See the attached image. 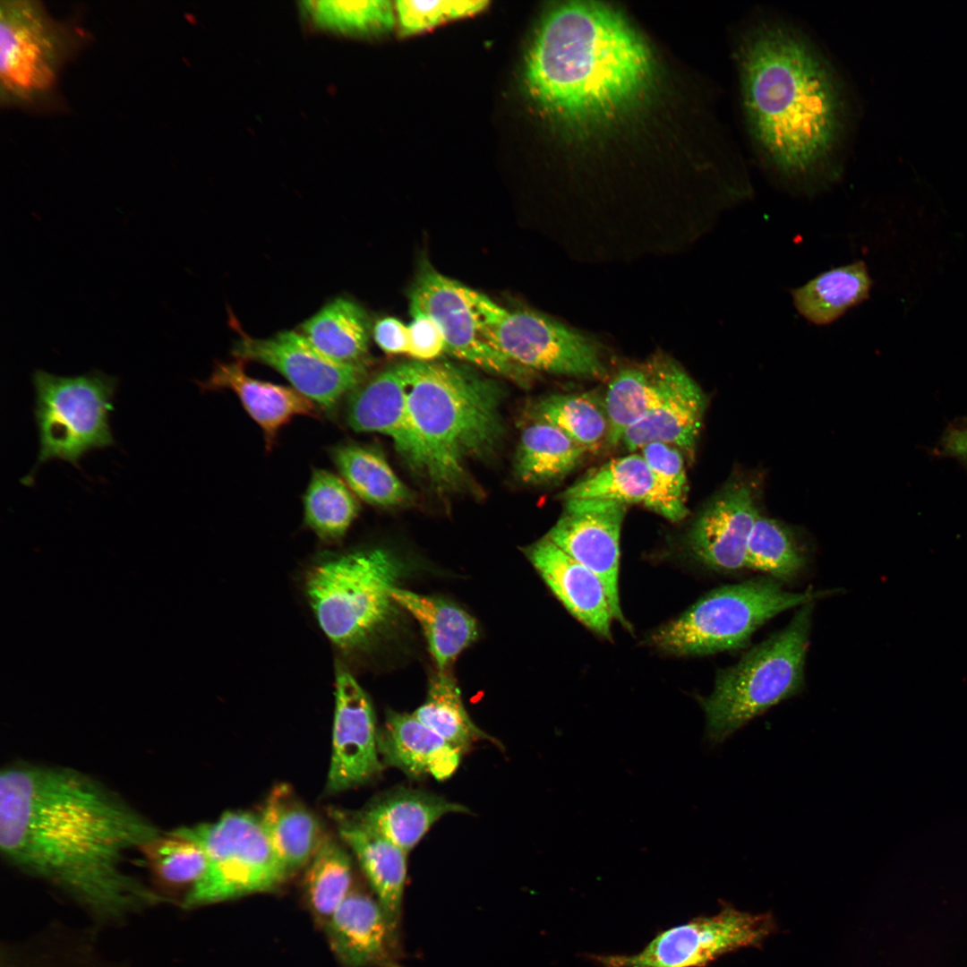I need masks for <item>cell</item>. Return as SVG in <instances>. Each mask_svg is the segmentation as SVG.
Segmentation results:
<instances>
[{
  "mask_svg": "<svg viewBox=\"0 0 967 967\" xmlns=\"http://www.w3.org/2000/svg\"><path fill=\"white\" fill-rule=\"evenodd\" d=\"M160 832L79 770L15 761L0 771L2 857L104 917L159 902L122 861Z\"/></svg>",
  "mask_w": 967,
  "mask_h": 967,
  "instance_id": "obj_1",
  "label": "cell"
},
{
  "mask_svg": "<svg viewBox=\"0 0 967 967\" xmlns=\"http://www.w3.org/2000/svg\"><path fill=\"white\" fill-rule=\"evenodd\" d=\"M738 71L746 124L766 162L791 179L821 175L845 122L843 88L822 53L786 24L760 22L741 38Z\"/></svg>",
  "mask_w": 967,
  "mask_h": 967,
  "instance_id": "obj_2",
  "label": "cell"
},
{
  "mask_svg": "<svg viewBox=\"0 0 967 967\" xmlns=\"http://www.w3.org/2000/svg\"><path fill=\"white\" fill-rule=\"evenodd\" d=\"M652 56L614 9L569 2L551 9L528 50L525 82L546 113L566 120L608 116L650 81Z\"/></svg>",
  "mask_w": 967,
  "mask_h": 967,
  "instance_id": "obj_3",
  "label": "cell"
},
{
  "mask_svg": "<svg viewBox=\"0 0 967 967\" xmlns=\"http://www.w3.org/2000/svg\"><path fill=\"white\" fill-rule=\"evenodd\" d=\"M408 411L428 458L427 478L442 490L467 482L466 466L499 444L503 425L498 383L449 362L400 364Z\"/></svg>",
  "mask_w": 967,
  "mask_h": 967,
  "instance_id": "obj_4",
  "label": "cell"
},
{
  "mask_svg": "<svg viewBox=\"0 0 967 967\" xmlns=\"http://www.w3.org/2000/svg\"><path fill=\"white\" fill-rule=\"evenodd\" d=\"M814 603L799 607L783 629L717 672L713 691L699 699L706 719V738L711 744L724 741L802 690Z\"/></svg>",
  "mask_w": 967,
  "mask_h": 967,
  "instance_id": "obj_5",
  "label": "cell"
},
{
  "mask_svg": "<svg viewBox=\"0 0 967 967\" xmlns=\"http://www.w3.org/2000/svg\"><path fill=\"white\" fill-rule=\"evenodd\" d=\"M831 590L792 592L769 577L715 588L660 625L647 644L677 656H701L744 647L752 635L776 615L831 595Z\"/></svg>",
  "mask_w": 967,
  "mask_h": 967,
  "instance_id": "obj_6",
  "label": "cell"
},
{
  "mask_svg": "<svg viewBox=\"0 0 967 967\" xmlns=\"http://www.w3.org/2000/svg\"><path fill=\"white\" fill-rule=\"evenodd\" d=\"M400 573V563L381 549L328 554L309 569L308 602L336 646L361 647L385 626L394 609L390 591Z\"/></svg>",
  "mask_w": 967,
  "mask_h": 967,
  "instance_id": "obj_7",
  "label": "cell"
},
{
  "mask_svg": "<svg viewBox=\"0 0 967 967\" xmlns=\"http://www.w3.org/2000/svg\"><path fill=\"white\" fill-rule=\"evenodd\" d=\"M87 38L83 29L54 19L39 1L2 0V106L36 107L51 100L61 69Z\"/></svg>",
  "mask_w": 967,
  "mask_h": 967,
  "instance_id": "obj_8",
  "label": "cell"
},
{
  "mask_svg": "<svg viewBox=\"0 0 967 967\" xmlns=\"http://www.w3.org/2000/svg\"><path fill=\"white\" fill-rule=\"evenodd\" d=\"M35 390L33 409L39 436L37 463L21 482L30 485L37 468L59 459L79 467L88 452L115 443L109 412L118 379L100 370L75 376H59L42 369L31 375Z\"/></svg>",
  "mask_w": 967,
  "mask_h": 967,
  "instance_id": "obj_9",
  "label": "cell"
},
{
  "mask_svg": "<svg viewBox=\"0 0 967 967\" xmlns=\"http://www.w3.org/2000/svg\"><path fill=\"white\" fill-rule=\"evenodd\" d=\"M173 830L196 842L208 858L204 875L185 894V908L272 890L288 877L259 816L227 811L214 822Z\"/></svg>",
  "mask_w": 967,
  "mask_h": 967,
  "instance_id": "obj_10",
  "label": "cell"
},
{
  "mask_svg": "<svg viewBox=\"0 0 967 967\" xmlns=\"http://www.w3.org/2000/svg\"><path fill=\"white\" fill-rule=\"evenodd\" d=\"M409 312L432 317L441 327L446 353L483 370L526 385L529 371L500 349L497 328L507 311L483 293L423 266L408 293Z\"/></svg>",
  "mask_w": 967,
  "mask_h": 967,
  "instance_id": "obj_11",
  "label": "cell"
},
{
  "mask_svg": "<svg viewBox=\"0 0 967 967\" xmlns=\"http://www.w3.org/2000/svg\"><path fill=\"white\" fill-rule=\"evenodd\" d=\"M773 930L767 914L724 906L715 915L658 933L637 954L593 955L592 960L601 967H705L727 953L758 946Z\"/></svg>",
  "mask_w": 967,
  "mask_h": 967,
  "instance_id": "obj_12",
  "label": "cell"
},
{
  "mask_svg": "<svg viewBox=\"0 0 967 967\" xmlns=\"http://www.w3.org/2000/svg\"><path fill=\"white\" fill-rule=\"evenodd\" d=\"M497 342L512 363L531 372L598 380L607 375L593 338L538 312L507 311Z\"/></svg>",
  "mask_w": 967,
  "mask_h": 967,
  "instance_id": "obj_13",
  "label": "cell"
},
{
  "mask_svg": "<svg viewBox=\"0 0 967 967\" xmlns=\"http://www.w3.org/2000/svg\"><path fill=\"white\" fill-rule=\"evenodd\" d=\"M232 354L235 359L268 365L281 373L292 388L329 414L344 396L365 380L366 364L335 362L301 333L287 330L269 338H254L241 331Z\"/></svg>",
  "mask_w": 967,
  "mask_h": 967,
  "instance_id": "obj_14",
  "label": "cell"
},
{
  "mask_svg": "<svg viewBox=\"0 0 967 967\" xmlns=\"http://www.w3.org/2000/svg\"><path fill=\"white\" fill-rule=\"evenodd\" d=\"M563 502L561 517L545 536L600 578L614 620L626 626L620 603L619 569L620 531L628 505L595 499Z\"/></svg>",
  "mask_w": 967,
  "mask_h": 967,
  "instance_id": "obj_15",
  "label": "cell"
},
{
  "mask_svg": "<svg viewBox=\"0 0 967 967\" xmlns=\"http://www.w3.org/2000/svg\"><path fill=\"white\" fill-rule=\"evenodd\" d=\"M759 513L752 488L732 482L717 493L689 527L684 544L703 568L720 573L747 569V545Z\"/></svg>",
  "mask_w": 967,
  "mask_h": 967,
  "instance_id": "obj_16",
  "label": "cell"
},
{
  "mask_svg": "<svg viewBox=\"0 0 967 967\" xmlns=\"http://www.w3.org/2000/svg\"><path fill=\"white\" fill-rule=\"evenodd\" d=\"M378 732L369 697L347 669L338 667L329 792L364 783L381 772Z\"/></svg>",
  "mask_w": 967,
  "mask_h": 967,
  "instance_id": "obj_17",
  "label": "cell"
},
{
  "mask_svg": "<svg viewBox=\"0 0 967 967\" xmlns=\"http://www.w3.org/2000/svg\"><path fill=\"white\" fill-rule=\"evenodd\" d=\"M346 419L357 432L390 438L395 449L416 474L428 475V458L411 419L400 364L363 381L347 398Z\"/></svg>",
  "mask_w": 967,
  "mask_h": 967,
  "instance_id": "obj_18",
  "label": "cell"
},
{
  "mask_svg": "<svg viewBox=\"0 0 967 967\" xmlns=\"http://www.w3.org/2000/svg\"><path fill=\"white\" fill-rule=\"evenodd\" d=\"M323 927L345 967H403L400 937L375 897L352 889Z\"/></svg>",
  "mask_w": 967,
  "mask_h": 967,
  "instance_id": "obj_19",
  "label": "cell"
},
{
  "mask_svg": "<svg viewBox=\"0 0 967 967\" xmlns=\"http://www.w3.org/2000/svg\"><path fill=\"white\" fill-rule=\"evenodd\" d=\"M525 553L552 594L568 612L596 635L611 638L614 620L600 578L546 536Z\"/></svg>",
  "mask_w": 967,
  "mask_h": 967,
  "instance_id": "obj_20",
  "label": "cell"
},
{
  "mask_svg": "<svg viewBox=\"0 0 967 967\" xmlns=\"http://www.w3.org/2000/svg\"><path fill=\"white\" fill-rule=\"evenodd\" d=\"M339 836L355 853L392 931L400 937L406 852L389 841L359 813H332Z\"/></svg>",
  "mask_w": 967,
  "mask_h": 967,
  "instance_id": "obj_21",
  "label": "cell"
},
{
  "mask_svg": "<svg viewBox=\"0 0 967 967\" xmlns=\"http://www.w3.org/2000/svg\"><path fill=\"white\" fill-rule=\"evenodd\" d=\"M204 390L229 389L261 427L267 450L273 448L279 430L295 416H317V406L294 388L249 376L244 362H218L208 380L200 382Z\"/></svg>",
  "mask_w": 967,
  "mask_h": 967,
  "instance_id": "obj_22",
  "label": "cell"
},
{
  "mask_svg": "<svg viewBox=\"0 0 967 967\" xmlns=\"http://www.w3.org/2000/svg\"><path fill=\"white\" fill-rule=\"evenodd\" d=\"M682 371L680 365L663 354L621 368L610 381L603 398L609 423L607 443H620L630 425L665 399Z\"/></svg>",
  "mask_w": 967,
  "mask_h": 967,
  "instance_id": "obj_23",
  "label": "cell"
},
{
  "mask_svg": "<svg viewBox=\"0 0 967 967\" xmlns=\"http://www.w3.org/2000/svg\"><path fill=\"white\" fill-rule=\"evenodd\" d=\"M378 748L383 764L410 776L431 775L439 781L456 772L462 754L413 714L391 710L378 732Z\"/></svg>",
  "mask_w": 967,
  "mask_h": 967,
  "instance_id": "obj_24",
  "label": "cell"
},
{
  "mask_svg": "<svg viewBox=\"0 0 967 967\" xmlns=\"http://www.w3.org/2000/svg\"><path fill=\"white\" fill-rule=\"evenodd\" d=\"M706 406L702 389L683 370L665 399L630 425L623 433L621 442L629 451L661 442L692 456Z\"/></svg>",
  "mask_w": 967,
  "mask_h": 967,
  "instance_id": "obj_25",
  "label": "cell"
},
{
  "mask_svg": "<svg viewBox=\"0 0 967 967\" xmlns=\"http://www.w3.org/2000/svg\"><path fill=\"white\" fill-rule=\"evenodd\" d=\"M467 809L443 797L410 789H398L380 797L364 811L363 819L406 853L440 818Z\"/></svg>",
  "mask_w": 967,
  "mask_h": 967,
  "instance_id": "obj_26",
  "label": "cell"
},
{
  "mask_svg": "<svg viewBox=\"0 0 967 967\" xmlns=\"http://www.w3.org/2000/svg\"><path fill=\"white\" fill-rule=\"evenodd\" d=\"M259 817L288 876L308 864L325 838L318 818L287 784L272 789Z\"/></svg>",
  "mask_w": 967,
  "mask_h": 967,
  "instance_id": "obj_27",
  "label": "cell"
},
{
  "mask_svg": "<svg viewBox=\"0 0 967 967\" xmlns=\"http://www.w3.org/2000/svg\"><path fill=\"white\" fill-rule=\"evenodd\" d=\"M390 595L422 627L438 671H448L457 656L478 636L474 618L452 603L397 586L391 589Z\"/></svg>",
  "mask_w": 967,
  "mask_h": 967,
  "instance_id": "obj_28",
  "label": "cell"
},
{
  "mask_svg": "<svg viewBox=\"0 0 967 967\" xmlns=\"http://www.w3.org/2000/svg\"><path fill=\"white\" fill-rule=\"evenodd\" d=\"M302 334L329 359L347 364H366L371 325L364 309L355 301L338 297L304 321Z\"/></svg>",
  "mask_w": 967,
  "mask_h": 967,
  "instance_id": "obj_29",
  "label": "cell"
},
{
  "mask_svg": "<svg viewBox=\"0 0 967 967\" xmlns=\"http://www.w3.org/2000/svg\"><path fill=\"white\" fill-rule=\"evenodd\" d=\"M872 280L863 261L829 270L792 291L795 308L816 325L832 323L869 295Z\"/></svg>",
  "mask_w": 967,
  "mask_h": 967,
  "instance_id": "obj_30",
  "label": "cell"
},
{
  "mask_svg": "<svg viewBox=\"0 0 967 967\" xmlns=\"http://www.w3.org/2000/svg\"><path fill=\"white\" fill-rule=\"evenodd\" d=\"M330 458L355 496L378 507L404 505L411 492L395 474L383 454L373 447L354 442L338 444Z\"/></svg>",
  "mask_w": 967,
  "mask_h": 967,
  "instance_id": "obj_31",
  "label": "cell"
},
{
  "mask_svg": "<svg viewBox=\"0 0 967 967\" xmlns=\"http://www.w3.org/2000/svg\"><path fill=\"white\" fill-rule=\"evenodd\" d=\"M586 451L557 427L534 420L520 435L514 460V473L527 484L559 480L582 460Z\"/></svg>",
  "mask_w": 967,
  "mask_h": 967,
  "instance_id": "obj_32",
  "label": "cell"
},
{
  "mask_svg": "<svg viewBox=\"0 0 967 967\" xmlns=\"http://www.w3.org/2000/svg\"><path fill=\"white\" fill-rule=\"evenodd\" d=\"M654 476L641 454L631 453L591 470L560 493L561 501L595 499L646 506Z\"/></svg>",
  "mask_w": 967,
  "mask_h": 967,
  "instance_id": "obj_33",
  "label": "cell"
},
{
  "mask_svg": "<svg viewBox=\"0 0 967 967\" xmlns=\"http://www.w3.org/2000/svg\"><path fill=\"white\" fill-rule=\"evenodd\" d=\"M413 715L461 753L480 740L496 744V740L477 727L467 714L449 670L438 671L432 677L426 698Z\"/></svg>",
  "mask_w": 967,
  "mask_h": 967,
  "instance_id": "obj_34",
  "label": "cell"
},
{
  "mask_svg": "<svg viewBox=\"0 0 967 967\" xmlns=\"http://www.w3.org/2000/svg\"><path fill=\"white\" fill-rule=\"evenodd\" d=\"M532 417L557 427L586 452L597 450L608 440L609 423L604 404L594 394L545 397L533 406Z\"/></svg>",
  "mask_w": 967,
  "mask_h": 967,
  "instance_id": "obj_35",
  "label": "cell"
},
{
  "mask_svg": "<svg viewBox=\"0 0 967 967\" xmlns=\"http://www.w3.org/2000/svg\"><path fill=\"white\" fill-rule=\"evenodd\" d=\"M305 525L321 540L341 539L357 517L355 495L337 475L315 469L304 495Z\"/></svg>",
  "mask_w": 967,
  "mask_h": 967,
  "instance_id": "obj_36",
  "label": "cell"
},
{
  "mask_svg": "<svg viewBox=\"0 0 967 967\" xmlns=\"http://www.w3.org/2000/svg\"><path fill=\"white\" fill-rule=\"evenodd\" d=\"M394 3L389 0L300 3L301 13L315 29L350 37L375 36L395 23Z\"/></svg>",
  "mask_w": 967,
  "mask_h": 967,
  "instance_id": "obj_37",
  "label": "cell"
},
{
  "mask_svg": "<svg viewBox=\"0 0 967 967\" xmlns=\"http://www.w3.org/2000/svg\"><path fill=\"white\" fill-rule=\"evenodd\" d=\"M352 864L349 855L335 840L325 837L307 864L304 888L316 920H329L352 891Z\"/></svg>",
  "mask_w": 967,
  "mask_h": 967,
  "instance_id": "obj_38",
  "label": "cell"
},
{
  "mask_svg": "<svg viewBox=\"0 0 967 967\" xmlns=\"http://www.w3.org/2000/svg\"><path fill=\"white\" fill-rule=\"evenodd\" d=\"M746 559L747 569L780 582L792 579L806 565V555L793 532L760 515L749 537Z\"/></svg>",
  "mask_w": 967,
  "mask_h": 967,
  "instance_id": "obj_39",
  "label": "cell"
},
{
  "mask_svg": "<svg viewBox=\"0 0 967 967\" xmlns=\"http://www.w3.org/2000/svg\"><path fill=\"white\" fill-rule=\"evenodd\" d=\"M158 884L168 888H188L202 877L208 858L196 842L174 830L161 831L140 850Z\"/></svg>",
  "mask_w": 967,
  "mask_h": 967,
  "instance_id": "obj_40",
  "label": "cell"
},
{
  "mask_svg": "<svg viewBox=\"0 0 967 967\" xmlns=\"http://www.w3.org/2000/svg\"><path fill=\"white\" fill-rule=\"evenodd\" d=\"M640 451L654 476L646 507L670 521L682 520L689 512L684 454L679 449L661 442L649 443Z\"/></svg>",
  "mask_w": 967,
  "mask_h": 967,
  "instance_id": "obj_41",
  "label": "cell"
},
{
  "mask_svg": "<svg viewBox=\"0 0 967 967\" xmlns=\"http://www.w3.org/2000/svg\"><path fill=\"white\" fill-rule=\"evenodd\" d=\"M488 2L473 1H414L395 2V12L402 36H409L432 28L444 21L475 13Z\"/></svg>",
  "mask_w": 967,
  "mask_h": 967,
  "instance_id": "obj_42",
  "label": "cell"
},
{
  "mask_svg": "<svg viewBox=\"0 0 967 967\" xmlns=\"http://www.w3.org/2000/svg\"><path fill=\"white\" fill-rule=\"evenodd\" d=\"M407 355L415 361L431 362L446 353L443 332L438 323L425 313L410 312Z\"/></svg>",
  "mask_w": 967,
  "mask_h": 967,
  "instance_id": "obj_43",
  "label": "cell"
},
{
  "mask_svg": "<svg viewBox=\"0 0 967 967\" xmlns=\"http://www.w3.org/2000/svg\"><path fill=\"white\" fill-rule=\"evenodd\" d=\"M374 342L385 353L390 355L408 352V325L394 317L378 320L372 328Z\"/></svg>",
  "mask_w": 967,
  "mask_h": 967,
  "instance_id": "obj_44",
  "label": "cell"
},
{
  "mask_svg": "<svg viewBox=\"0 0 967 967\" xmlns=\"http://www.w3.org/2000/svg\"><path fill=\"white\" fill-rule=\"evenodd\" d=\"M939 451L967 465V416L946 430L940 441Z\"/></svg>",
  "mask_w": 967,
  "mask_h": 967,
  "instance_id": "obj_45",
  "label": "cell"
}]
</instances>
